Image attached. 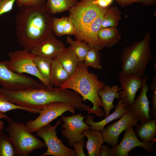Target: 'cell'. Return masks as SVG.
Here are the masks:
<instances>
[{
  "instance_id": "obj_1",
  "label": "cell",
  "mask_w": 156,
  "mask_h": 156,
  "mask_svg": "<svg viewBox=\"0 0 156 156\" xmlns=\"http://www.w3.org/2000/svg\"><path fill=\"white\" fill-rule=\"evenodd\" d=\"M51 14L45 5L19 8L15 31L18 42L23 49L30 51L53 34Z\"/></svg>"
},
{
  "instance_id": "obj_2",
  "label": "cell",
  "mask_w": 156,
  "mask_h": 156,
  "mask_svg": "<svg viewBox=\"0 0 156 156\" xmlns=\"http://www.w3.org/2000/svg\"><path fill=\"white\" fill-rule=\"evenodd\" d=\"M0 91L10 102L24 107L41 109L53 102H62L75 106L78 99L77 93L70 89L61 88L46 87L17 91L0 88Z\"/></svg>"
},
{
  "instance_id": "obj_3",
  "label": "cell",
  "mask_w": 156,
  "mask_h": 156,
  "mask_svg": "<svg viewBox=\"0 0 156 156\" xmlns=\"http://www.w3.org/2000/svg\"><path fill=\"white\" fill-rule=\"evenodd\" d=\"M105 85L99 80L96 74L89 71L83 62H80L73 74L60 88L74 91L80 95L85 102L89 101L93 107L87 112L88 115L94 114L101 117L104 116L105 114L101 108L102 102L98 92Z\"/></svg>"
},
{
  "instance_id": "obj_4",
  "label": "cell",
  "mask_w": 156,
  "mask_h": 156,
  "mask_svg": "<svg viewBox=\"0 0 156 156\" xmlns=\"http://www.w3.org/2000/svg\"><path fill=\"white\" fill-rule=\"evenodd\" d=\"M151 39L150 32H148L141 41L133 42L123 49L120 73H137L144 77L147 66L153 58L150 44Z\"/></svg>"
},
{
  "instance_id": "obj_5",
  "label": "cell",
  "mask_w": 156,
  "mask_h": 156,
  "mask_svg": "<svg viewBox=\"0 0 156 156\" xmlns=\"http://www.w3.org/2000/svg\"><path fill=\"white\" fill-rule=\"evenodd\" d=\"M5 129L17 156H27L34 150L46 146L44 142L31 134L23 122L10 119Z\"/></svg>"
},
{
  "instance_id": "obj_6",
  "label": "cell",
  "mask_w": 156,
  "mask_h": 156,
  "mask_svg": "<svg viewBox=\"0 0 156 156\" xmlns=\"http://www.w3.org/2000/svg\"><path fill=\"white\" fill-rule=\"evenodd\" d=\"M93 0H80L69 10L68 17L74 25L76 40L82 41L88 27L107 8H102L93 3Z\"/></svg>"
},
{
  "instance_id": "obj_7",
  "label": "cell",
  "mask_w": 156,
  "mask_h": 156,
  "mask_svg": "<svg viewBox=\"0 0 156 156\" xmlns=\"http://www.w3.org/2000/svg\"><path fill=\"white\" fill-rule=\"evenodd\" d=\"M36 55L26 49H17L9 52L8 60L5 61L7 67L13 71L20 74L26 73L34 76L47 87H52L41 75L34 61Z\"/></svg>"
},
{
  "instance_id": "obj_8",
  "label": "cell",
  "mask_w": 156,
  "mask_h": 156,
  "mask_svg": "<svg viewBox=\"0 0 156 156\" xmlns=\"http://www.w3.org/2000/svg\"><path fill=\"white\" fill-rule=\"evenodd\" d=\"M0 85L1 89L9 91L46 87L30 77L13 71L7 67L5 61H0Z\"/></svg>"
},
{
  "instance_id": "obj_9",
  "label": "cell",
  "mask_w": 156,
  "mask_h": 156,
  "mask_svg": "<svg viewBox=\"0 0 156 156\" xmlns=\"http://www.w3.org/2000/svg\"><path fill=\"white\" fill-rule=\"evenodd\" d=\"M61 123L58 120L54 126L50 124L41 128L36 132V135L41 138L44 140L47 149L39 156H75L74 149L69 148L63 144V141L57 135L56 129Z\"/></svg>"
},
{
  "instance_id": "obj_10",
  "label": "cell",
  "mask_w": 156,
  "mask_h": 156,
  "mask_svg": "<svg viewBox=\"0 0 156 156\" xmlns=\"http://www.w3.org/2000/svg\"><path fill=\"white\" fill-rule=\"evenodd\" d=\"M76 109L73 105L67 103L53 102L44 106L41 109L38 117L34 120H29L25 125L31 133L36 132L66 112L75 114Z\"/></svg>"
},
{
  "instance_id": "obj_11",
  "label": "cell",
  "mask_w": 156,
  "mask_h": 156,
  "mask_svg": "<svg viewBox=\"0 0 156 156\" xmlns=\"http://www.w3.org/2000/svg\"><path fill=\"white\" fill-rule=\"evenodd\" d=\"M80 113L69 116L61 117L64 123L62 127L64 129L61 130L62 135L67 138L69 146L72 147L75 142L84 139L85 136L83 132L91 127L83 121L87 116H82Z\"/></svg>"
},
{
  "instance_id": "obj_12",
  "label": "cell",
  "mask_w": 156,
  "mask_h": 156,
  "mask_svg": "<svg viewBox=\"0 0 156 156\" xmlns=\"http://www.w3.org/2000/svg\"><path fill=\"white\" fill-rule=\"evenodd\" d=\"M137 147H140L147 152L152 153L155 151V146L153 143H147L140 141L137 138L131 126L126 130L120 143L114 147L110 148V156H128L129 152Z\"/></svg>"
},
{
  "instance_id": "obj_13",
  "label": "cell",
  "mask_w": 156,
  "mask_h": 156,
  "mask_svg": "<svg viewBox=\"0 0 156 156\" xmlns=\"http://www.w3.org/2000/svg\"><path fill=\"white\" fill-rule=\"evenodd\" d=\"M118 78L123 90L118 92V99L121 100L125 107L127 108L134 102L136 93L142 88L143 77L137 73L125 74L120 73Z\"/></svg>"
},
{
  "instance_id": "obj_14",
  "label": "cell",
  "mask_w": 156,
  "mask_h": 156,
  "mask_svg": "<svg viewBox=\"0 0 156 156\" xmlns=\"http://www.w3.org/2000/svg\"><path fill=\"white\" fill-rule=\"evenodd\" d=\"M138 122L128 109L118 121L108 125L101 131L105 142L112 147L115 146L118 144V137L121 133L131 126L136 127L138 125Z\"/></svg>"
},
{
  "instance_id": "obj_15",
  "label": "cell",
  "mask_w": 156,
  "mask_h": 156,
  "mask_svg": "<svg viewBox=\"0 0 156 156\" xmlns=\"http://www.w3.org/2000/svg\"><path fill=\"white\" fill-rule=\"evenodd\" d=\"M143 79V86L140 95L128 107L131 114L141 124L151 120L149 115V102L147 96L149 90V86L146 84L148 75L144 76Z\"/></svg>"
},
{
  "instance_id": "obj_16",
  "label": "cell",
  "mask_w": 156,
  "mask_h": 156,
  "mask_svg": "<svg viewBox=\"0 0 156 156\" xmlns=\"http://www.w3.org/2000/svg\"><path fill=\"white\" fill-rule=\"evenodd\" d=\"M64 47L63 42L57 39L53 34L30 51L36 55L54 59Z\"/></svg>"
},
{
  "instance_id": "obj_17",
  "label": "cell",
  "mask_w": 156,
  "mask_h": 156,
  "mask_svg": "<svg viewBox=\"0 0 156 156\" xmlns=\"http://www.w3.org/2000/svg\"><path fill=\"white\" fill-rule=\"evenodd\" d=\"M128 108H125L121 100H119L114 112L109 114L103 120L94 122V115H88L84 122L90 126L91 131L99 130L101 131L108 123L116 119L121 117L128 111Z\"/></svg>"
},
{
  "instance_id": "obj_18",
  "label": "cell",
  "mask_w": 156,
  "mask_h": 156,
  "mask_svg": "<svg viewBox=\"0 0 156 156\" xmlns=\"http://www.w3.org/2000/svg\"><path fill=\"white\" fill-rule=\"evenodd\" d=\"M122 89V87L119 88L117 85L110 87L106 85L102 89L98 92L99 95L101 98L104 111V117H107L110 114L111 110L115 106L113 102L115 98L118 99L119 91Z\"/></svg>"
},
{
  "instance_id": "obj_19",
  "label": "cell",
  "mask_w": 156,
  "mask_h": 156,
  "mask_svg": "<svg viewBox=\"0 0 156 156\" xmlns=\"http://www.w3.org/2000/svg\"><path fill=\"white\" fill-rule=\"evenodd\" d=\"M83 134L88 139L86 147L88 156H100L101 147L105 142L102 133L99 130L88 129L84 131Z\"/></svg>"
},
{
  "instance_id": "obj_20",
  "label": "cell",
  "mask_w": 156,
  "mask_h": 156,
  "mask_svg": "<svg viewBox=\"0 0 156 156\" xmlns=\"http://www.w3.org/2000/svg\"><path fill=\"white\" fill-rule=\"evenodd\" d=\"M105 11L99 15L91 23L82 40V41L88 44L90 47H94L99 50L104 48L98 38V35L101 28L103 17Z\"/></svg>"
},
{
  "instance_id": "obj_21",
  "label": "cell",
  "mask_w": 156,
  "mask_h": 156,
  "mask_svg": "<svg viewBox=\"0 0 156 156\" xmlns=\"http://www.w3.org/2000/svg\"><path fill=\"white\" fill-rule=\"evenodd\" d=\"M55 58L70 76L74 73L80 62L70 46L65 47Z\"/></svg>"
},
{
  "instance_id": "obj_22",
  "label": "cell",
  "mask_w": 156,
  "mask_h": 156,
  "mask_svg": "<svg viewBox=\"0 0 156 156\" xmlns=\"http://www.w3.org/2000/svg\"><path fill=\"white\" fill-rule=\"evenodd\" d=\"M134 132L139 140L144 143L153 142L156 136V119H154L138 125Z\"/></svg>"
},
{
  "instance_id": "obj_23",
  "label": "cell",
  "mask_w": 156,
  "mask_h": 156,
  "mask_svg": "<svg viewBox=\"0 0 156 156\" xmlns=\"http://www.w3.org/2000/svg\"><path fill=\"white\" fill-rule=\"evenodd\" d=\"M70 76L57 59H53L50 81L51 85L54 87L60 88Z\"/></svg>"
},
{
  "instance_id": "obj_24",
  "label": "cell",
  "mask_w": 156,
  "mask_h": 156,
  "mask_svg": "<svg viewBox=\"0 0 156 156\" xmlns=\"http://www.w3.org/2000/svg\"><path fill=\"white\" fill-rule=\"evenodd\" d=\"M98 37L104 47L109 48L119 42L121 35L116 27H108L101 28L99 32Z\"/></svg>"
},
{
  "instance_id": "obj_25",
  "label": "cell",
  "mask_w": 156,
  "mask_h": 156,
  "mask_svg": "<svg viewBox=\"0 0 156 156\" xmlns=\"http://www.w3.org/2000/svg\"><path fill=\"white\" fill-rule=\"evenodd\" d=\"M78 2L77 0H47L45 7L51 14L69 10Z\"/></svg>"
},
{
  "instance_id": "obj_26",
  "label": "cell",
  "mask_w": 156,
  "mask_h": 156,
  "mask_svg": "<svg viewBox=\"0 0 156 156\" xmlns=\"http://www.w3.org/2000/svg\"><path fill=\"white\" fill-rule=\"evenodd\" d=\"M121 18V12L118 8L115 6L109 7L104 14L101 28L116 27Z\"/></svg>"
},
{
  "instance_id": "obj_27",
  "label": "cell",
  "mask_w": 156,
  "mask_h": 156,
  "mask_svg": "<svg viewBox=\"0 0 156 156\" xmlns=\"http://www.w3.org/2000/svg\"><path fill=\"white\" fill-rule=\"evenodd\" d=\"M53 60L36 55L35 56L34 59V62L40 74L50 83Z\"/></svg>"
},
{
  "instance_id": "obj_28",
  "label": "cell",
  "mask_w": 156,
  "mask_h": 156,
  "mask_svg": "<svg viewBox=\"0 0 156 156\" xmlns=\"http://www.w3.org/2000/svg\"><path fill=\"white\" fill-rule=\"evenodd\" d=\"M66 41L78 58L80 62H83L85 56L90 47L86 42L76 40H73L69 36L66 37Z\"/></svg>"
},
{
  "instance_id": "obj_29",
  "label": "cell",
  "mask_w": 156,
  "mask_h": 156,
  "mask_svg": "<svg viewBox=\"0 0 156 156\" xmlns=\"http://www.w3.org/2000/svg\"><path fill=\"white\" fill-rule=\"evenodd\" d=\"M99 51V50L94 48H90L83 61L86 66L97 69L102 68V66L101 63V55Z\"/></svg>"
},
{
  "instance_id": "obj_30",
  "label": "cell",
  "mask_w": 156,
  "mask_h": 156,
  "mask_svg": "<svg viewBox=\"0 0 156 156\" xmlns=\"http://www.w3.org/2000/svg\"><path fill=\"white\" fill-rule=\"evenodd\" d=\"M17 156L12 143L4 132L0 131V156Z\"/></svg>"
},
{
  "instance_id": "obj_31",
  "label": "cell",
  "mask_w": 156,
  "mask_h": 156,
  "mask_svg": "<svg viewBox=\"0 0 156 156\" xmlns=\"http://www.w3.org/2000/svg\"><path fill=\"white\" fill-rule=\"evenodd\" d=\"M19 109L32 114L39 113L41 109L26 108L19 106L9 101L5 96L0 91V110L3 113L11 110Z\"/></svg>"
},
{
  "instance_id": "obj_32",
  "label": "cell",
  "mask_w": 156,
  "mask_h": 156,
  "mask_svg": "<svg viewBox=\"0 0 156 156\" xmlns=\"http://www.w3.org/2000/svg\"><path fill=\"white\" fill-rule=\"evenodd\" d=\"M67 16L60 18L53 17L52 30L53 32L58 36L64 35L63 30L65 20Z\"/></svg>"
},
{
  "instance_id": "obj_33",
  "label": "cell",
  "mask_w": 156,
  "mask_h": 156,
  "mask_svg": "<svg viewBox=\"0 0 156 156\" xmlns=\"http://www.w3.org/2000/svg\"><path fill=\"white\" fill-rule=\"evenodd\" d=\"M150 90L152 92L151 98L152 99V107L150 109L149 113H151L150 116L153 117L156 119V76H154L153 79L149 87Z\"/></svg>"
},
{
  "instance_id": "obj_34",
  "label": "cell",
  "mask_w": 156,
  "mask_h": 156,
  "mask_svg": "<svg viewBox=\"0 0 156 156\" xmlns=\"http://www.w3.org/2000/svg\"><path fill=\"white\" fill-rule=\"evenodd\" d=\"M17 0H0V17L2 15L11 11Z\"/></svg>"
},
{
  "instance_id": "obj_35",
  "label": "cell",
  "mask_w": 156,
  "mask_h": 156,
  "mask_svg": "<svg viewBox=\"0 0 156 156\" xmlns=\"http://www.w3.org/2000/svg\"><path fill=\"white\" fill-rule=\"evenodd\" d=\"M46 0H17L16 2V6L19 8L28 6L44 5Z\"/></svg>"
},
{
  "instance_id": "obj_36",
  "label": "cell",
  "mask_w": 156,
  "mask_h": 156,
  "mask_svg": "<svg viewBox=\"0 0 156 156\" xmlns=\"http://www.w3.org/2000/svg\"><path fill=\"white\" fill-rule=\"evenodd\" d=\"M75 32V28L74 25L70 21L69 17L67 16L63 30L64 35H74Z\"/></svg>"
},
{
  "instance_id": "obj_37",
  "label": "cell",
  "mask_w": 156,
  "mask_h": 156,
  "mask_svg": "<svg viewBox=\"0 0 156 156\" xmlns=\"http://www.w3.org/2000/svg\"><path fill=\"white\" fill-rule=\"evenodd\" d=\"M85 142V141L83 139L82 140L75 142L73 144V146L74 148L76 156H87L84 154L83 151Z\"/></svg>"
},
{
  "instance_id": "obj_38",
  "label": "cell",
  "mask_w": 156,
  "mask_h": 156,
  "mask_svg": "<svg viewBox=\"0 0 156 156\" xmlns=\"http://www.w3.org/2000/svg\"><path fill=\"white\" fill-rule=\"evenodd\" d=\"M113 0H93V3L103 9H106L109 7Z\"/></svg>"
},
{
  "instance_id": "obj_39",
  "label": "cell",
  "mask_w": 156,
  "mask_h": 156,
  "mask_svg": "<svg viewBox=\"0 0 156 156\" xmlns=\"http://www.w3.org/2000/svg\"><path fill=\"white\" fill-rule=\"evenodd\" d=\"M110 148L106 145H102L100 150V156H110Z\"/></svg>"
},
{
  "instance_id": "obj_40",
  "label": "cell",
  "mask_w": 156,
  "mask_h": 156,
  "mask_svg": "<svg viewBox=\"0 0 156 156\" xmlns=\"http://www.w3.org/2000/svg\"><path fill=\"white\" fill-rule=\"evenodd\" d=\"M122 7L127 6L135 2V0H114Z\"/></svg>"
},
{
  "instance_id": "obj_41",
  "label": "cell",
  "mask_w": 156,
  "mask_h": 156,
  "mask_svg": "<svg viewBox=\"0 0 156 156\" xmlns=\"http://www.w3.org/2000/svg\"><path fill=\"white\" fill-rule=\"evenodd\" d=\"M156 0H135V3H140L143 5H150L155 4Z\"/></svg>"
},
{
  "instance_id": "obj_42",
  "label": "cell",
  "mask_w": 156,
  "mask_h": 156,
  "mask_svg": "<svg viewBox=\"0 0 156 156\" xmlns=\"http://www.w3.org/2000/svg\"><path fill=\"white\" fill-rule=\"evenodd\" d=\"M3 118L7 120L10 119L7 115L4 114V113L0 110V131H2L4 127V123L1 120V119Z\"/></svg>"
}]
</instances>
